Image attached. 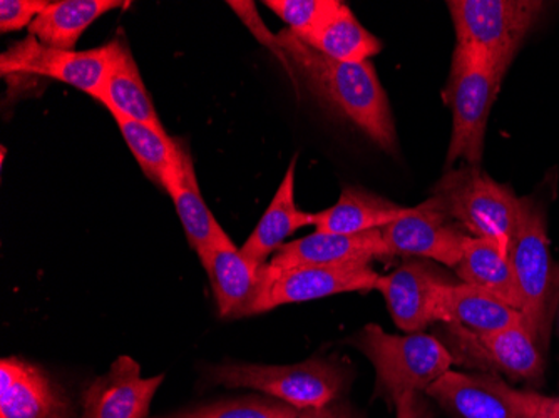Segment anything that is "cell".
Here are the masks:
<instances>
[{
	"label": "cell",
	"mask_w": 559,
	"mask_h": 418,
	"mask_svg": "<svg viewBox=\"0 0 559 418\" xmlns=\"http://www.w3.org/2000/svg\"><path fill=\"white\" fill-rule=\"evenodd\" d=\"M300 410L272 397L222 401L162 418H297Z\"/></svg>",
	"instance_id": "4316f807"
},
{
	"label": "cell",
	"mask_w": 559,
	"mask_h": 418,
	"mask_svg": "<svg viewBox=\"0 0 559 418\" xmlns=\"http://www.w3.org/2000/svg\"><path fill=\"white\" fill-rule=\"evenodd\" d=\"M304 43L319 50L320 55L341 62L370 61L384 47L380 39L360 24L347 4H342L341 9Z\"/></svg>",
	"instance_id": "d4e9b609"
},
{
	"label": "cell",
	"mask_w": 559,
	"mask_h": 418,
	"mask_svg": "<svg viewBox=\"0 0 559 418\" xmlns=\"http://www.w3.org/2000/svg\"><path fill=\"white\" fill-rule=\"evenodd\" d=\"M384 258H391V254L380 229L360 235L316 231L285 243L269 261V268L284 272L301 266L370 265V261Z\"/></svg>",
	"instance_id": "5bb4252c"
},
{
	"label": "cell",
	"mask_w": 559,
	"mask_h": 418,
	"mask_svg": "<svg viewBox=\"0 0 559 418\" xmlns=\"http://www.w3.org/2000/svg\"><path fill=\"white\" fill-rule=\"evenodd\" d=\"M165 375H141L134 358L122 355L106 375L94 380L83 395V418H147Z\"/></svg>",
	"instance_id": "2e32d148"
},
{
	"label": "cell",
	"mask_w": 559,
	"mask_h": 418,
	"mask_svg": "<svg viewBox=\"0 0 559 418\" xmlns=\"http://www.w3.org/2000/svg\"><path fill=\"white\" fill-rule=\"evenodd\" d=\"M198 258L209 275L219 315L223 319L251 315L262 294L266 265L251 263L223 228Z\"/></svg>",
	"instance_id": "7c38bea8"
},
{
	"label": "cell",
	"mask_w": 559,
	"mask_h": 418,
	"mask_svg": "<svg viewBox=\"0 0 559 418\" xmlns=\"http://www.w3.org/2000/svg\"><path fill=\"white\" fill-rule=\"evenodd\" d=\"M520 291L521 315L539 350L548 351L552 320L558 311L559 270L549 251L545 206L521 198V216L510 251Z\"/></svg>",
	"instance_id": "7a4b0ae2"
},
{
	"label": "cell",
	"mask_w": 559,
	"mask_h": 418,
	"mask_svg": "<svg viewBox=\"0 0 559 418\" xmlns=\"http://www.w3.org/2000/svg\"><path fill=\"white\" fill-rule=\"evenodd\" d=\"M455 273L461 282L495 295L499 300L521 311L520 291L510 254L485 238L469 237Z\"/></svg>",
	"instance_id": "603a6c76"
},
{
	"label": "cell",
	"mask_w": 559,
	"mask_h": 418,
	"mask_svg": "<svg viewBox=\"0 0 559 418\" xmlns=\"http://www.w3.org/2000/svg\"><path fill=\"white\" fill-rule=\"evenodd\" d=\"M0 418H72L61 385L17 357L0 361Z\"/></svg>",
	"instance_id": "9a60e30c"
},
{
	"label": "cell",
	"mask_w": 559,
	"mask_h": 418,
	"mask_svg": "<svg viewBox=\"0 0 559 418\" xmlns=\"http://www.w3.org/2000/svg\"><path fill=\"white\" fill-rule=\"evenodd\" d=\"M108 69L97 100L105 104L112 116L165 129L128 44L122 39H115L108 44Z\"/></svg>",
	"instance_id": "ac0fdd59"
},
{
	"label": "cell",
	"mask_w": 559,
	"mask_h": 418,
	"mask_svg": "<svg viewBox=\"0 0 559 418\" xmlns=\"http://www.w3.org/2000/svg\"><path fill=\"white\" fill-rule=\"evenodd\" d=\"M126 144L130 147L141 171L156 187L165 190L166 181L180 159L181 144L175 143L165 129L155 128L146 122L112 116Z\"/></svg>",
	"instance_id": "484cf974"
},
{
	"label": "cell",
	"mask_w": 559,
	"mask_h": 418,
	"mask_svg": "<svg viewBox=\"0 0 559 418\" xmlns=\"http://www.w3.org/2000/svg\"><path fill=\"white\" fill-rule=\"evenodd\" d=\"M518 402L530 418H559V397L516 390Z\"/></svg>",
	"instance_id": "f546056e"
},
{
	"label": "cell",
	"mask_w": 559,
	"mask_h": 418,
	"mask_svg": "<svg viewBox=\"0 0 559 418\" xmlns=\"http://www.w3.org/2000/svg\"><path fill=\"white\" fill-rule=\"evenodd\" d=\"M165 191L175 203L176 213L180 216L190 247L197 251V254L205 251L215 240L222 225L216 222L201 196L193 159L185 146H181L180 159L166 181Z\"/></svg>",
	"instance_id": "7402d4cb"
},
{
	"label": "cell",
	"mask_w": 559,
	"mask_h": 418,
	"mask_svg": "<svg viewBox=\"0 0 559 418\" xmlns=\"http://www.w3.org/2000/svg\"><path fill=\"white\" fill-rule=\"evenodd\" d=\"M466 363L485 370H498L514 380L542 383L545 377L543 351L524 322L486 335L448 325Z\"/></svg>",
	"instance_id": "8fae6325"
},
{
	"label": "cell",
	"mask_w": 559,
	"mask_h": 418,
	"mask_svg": "<svg viewBox=\"0 0 559 418\" xmlns=\"http://www.w3.org/2000/svg\"><path fill=\"white\" fill-rule=\"evenodd\" d=\"M392 256L417 258L455 268L463 258L467 235L445 215L435 196L413 206V212L380 229Z\"/></svg>",
	"instance_id": "30bf717a"
},
{
	"label": "cell",
	"mask_w": 559,
	"mask_h": 418,
	"mask_svg": "<svg viewBox=\"0 0 559 418\" xmlns=\"http://www.w3.org/2000/svg\"><path fill=\"white\" fill-rule=\"evenodd\" d=\"M49 5L46 0H2L0 2V33L29 29L33 22Z\"/></svg>",
	"instance_id": "f1b7e54d"
},
{
	"label": "cell",
	"mask_w": 559,
	"mask_h": 418,
	"mask_svg": "<svg viewBox=\"0 0 559 418\" xmlns=\"http://www.w3.org/2000/svg\"><path fill=\"white\" fill-rule=\"evenodd\" d=\"M558 323H559V315H558Z\"/></svg>",
	"instance_id": "d6a6232c"
},
{
	"label": "cell",
	"mask_w": 559,
	"mask_h": 418,
	"mask_svg": "<svg viewBox=\"0 0 559 418\" xmlns=\"http://www.w3.org/2000/svg\"><path fill=\"white\" fill-rule=\"evenodd\" d=\"M297 156L292 159L272 203L266 207L257 228L251 231L241 253L259 266L269 265L270 256L284 247V241L305 226H313V213L301 212L295 201V169Z\"/></svg>",
	"instance_id": "ffe728a7"
},
{
	"label": "cell",
	"mask_w": 559,
	"mask_h": 418,
	"mask_svg": "<svg viewBox=\"0 0 559 418\" xmlns=\"http://www.w3.org/2000/svg\"><path fill=\"white\" fill-rule=\"evenodd\" d=\"M438 322L486 335L510 329L524 320L520 310L488 291L466 283H449L439 294Z\"/></svg>",
	"instance_id": "d6986e66"
},
{
	"label": "cell",
	"mask_w": 559,
	"mask_h": 418,
	"mask_svg": "<svg viewBox=\"0 0 559 418\" xmlns=\"http://www.w3.org/2000/svg\"><path fill=\"white\" fill-rule=\"evenodd\" d=\"M295 80L335 115L347 119L388 153L397 151V133L388 94L372 61L341 62L320 55L290 29L278 34Z\"/></svg>",
	"instance_id": "6da1fadb"
},
{
	"label": "cell",
	"mask_w": 559,
	"mask_h": 418,
	"mask_svg": "<svg viewBox=\"0 0 559 418\" xmlns=\"http://www.w3.org/2000/svg\"><path fill=\"white\" fill-rule=\"evenodd\" d=\"M209 380L228 389L255 390L297 410H307L338 401L348 383V370L316 357L295 365H218L210 369Z\"/></svg>",
	"instance_id": "8992f818"
},
{
	"label": "cell",
	"mask_w": 559,
	"mask_h": 418,
	"mask_svg": "<svg viewBox=\"0 0 559 418\" xmlns=\"http://www.w3.org/2000/svg\"><path fill=\"white\" fill-rule=\"evenodd\" d=\"M108 61V44L90 50H62L44 46L36 37L29 36L5 50L0 58V71L2 75L49 77L97 99Z\"/></svg>",
	"instance_id": "9c48e42d"
},
{
	"label": "cell",
	"mask_w": 559,
	"mask_h": 418,
	"mask_svg": "<svg viewBox=\"0 0 559 418\" xmlns=\"http://www.w3.org/2000/svg\"><path fill=\"white\" fill-rule=\"evenodd\" d=\"M352 345L359 348L376 369V392L394 404L407 392L426 394L455 363L449 348L426 333L391 335L376 323L367 325Z\"/></svg>",
	"instance_id": "5b68a950"
},
{
	"label": "cell",
	"mask_w": 559,
	"mask_h": 418,
	"mask_svg": "<svg viewBox=\"0 0 559 418\" xmlns=\"http://www.w3.org/2000/svg\"><path fill=\"white\" fill-rule=\"evenodd\" d=\"M432 196L474 238H485L510 254L521 216V198L508 184L492 179L480 166H461L445 171Z\"/></svg>",
	"instance_id": "3957f363"
},
{
	"label": "cell",
	"mask_w": 559,
	"mask_h": 418,
	"mask_svg": "<svg viewBox=\"0 0 559 418\" xmlns=\"http://www.w3.org/2000/svg\"><path fill=\"white\" fill-rule=\"evenodd\" d=\"M395 418H435L419 392H407L395 398Z\"/></svg>",
	"instance_id": "4dcf8cb0"
},
{
	"label": "cell",
	"mask_w": 559,
	"mask_h": 418,
	"mask_svg": "<svg viewBox=\"0 0 559 418\" xmlns=\"http://www.w3.org/2000/svg\"><path fill=\"white\" fill-rule=\"evenodd\" d=\"M413 212V206H401L377 196L359 187H347L334 206L313 213L316 231L335 235H360L392 225Z\"/></svg>",
	"instance_id": "44dd1931"
},
{
	"label": "cell",
	"mask_w": 559,
	"mask_h": 418,
	"mask_svg": "<svg viewBox=\"0 0 559 418\" xmlns=\"http://www.w3.org/2000/svg\"><path fill=\"white\" fill-rule=\"evenodd\" d=\"M297 418H364L359 411L355 410L347 402L335 401L323 407L307 408L300 410Z\"/></svg>",
	"instance_id": "1f68e13d"
},
{
	"label": "cell",
	"mask_w": 559,
	"mask_h": 418,
	"mask_svg": "<svg viewBox=\"0 0 559 418\" xmlns=\"http://www.w3.org/2000/svg\"><path fill=\"white\" fill-rule=\"evenodd\" d=\"M449 283L448 276L429 260L411 258L391 275L380 276L376 290L384 295L399 329L419 333L438 322L439 294Z\"/></svg>",
	"instance_id": "4fadbf2b"
},
{
	"label": "cell",
	"mask_w": 559,
	"mask_h": 418,
	"mask_svg": "<svg viewBox=\"0 0 559 418\" xmlns=\"http://www.w3.org/2000/svg\"><path fill=\"white\" fill-rule=\"evenodd\" d=\"M426 395L455 418H530L518 402L516 389L489 373L449 370Z\"/></svg>",
	"instance_id": "e0dca14e"
},
{
	"label": "cell",
	"mask_w": 559,
	"mask_h": 418,
	"mask_svg": "<svg viewBox=\"0 0 559 418\" xmlns=\"http://www.w3.org/2000/svg\"><path fill=\"white\" fill-rule=\"evenodd\" d=\"M118 0H61L49 2L29 27V36L44 46L75 50L81 36L100 15L121 8Z\"/></svg>",
	"instance_id": "cb8c5ba5"
},
{
	"label": "cell",
	"mask_w": 559,
	"mask_h": 418,
	"mask_svg": "<svg viewBox=\"0 0 559 418\" xmlns=\"http://www.w3.org/2000/svg\"><path fill=\"white\" fill-rule=\"evenodd\" d=\"M380 275L370 265L301 266L272 272L266 265L262 294L251 315L290 303L320 300L350 291L376 290Z\"/></svg>",
	"instance_id": "ba28073f"
},
{
	"label": "cell",
	"mask_w": 559,
	"mask_h": 418,
	"mask_svg": "<svg viewBox=\"0 0 559 418\" xmlns=\"http://www.w3.org/2000/svg\"><path fill=\"white\" fill-rule=\"evenodd\" d=\"M548 4L539 0H449L455 46L479 52L502 75Z\"/></svg>",
	"instance_id": "52a82bcc"
},
{
	"label": "cell",
	"mask_w": 559,
	"mask_h": 418,
	"mask_svg": "<svg viewBox=\"0 0 559 418\" xmlns=\"http://www.w3.org/2000/svg\"><path fill=\"white\" fill-rule=\"evenodd\" d=\"M504 75L479 52L455 46L451 74L444 91L452 112V134L445 156V171L455 163L480 166L485 153L486 129L492 104Z\"/></svg>",
	"instance_id": "277c9868"
},
{
	"label": "cell",
	"mask_w": 559,
	"mask_h": 418,
	"mask_svg": "<svg viewBox=\"0 0 559 418\" xmlns=\"http://www.w3.org/2000/svg\"><path fill=\"white\" fill-rule=\"evenodd\" d=\"M344 2L338 0H266L265 5L275 12L288 29L307 39L322 27Z\"/></svg>",
	"instance_id": "83f0119b"
}]
</instances>
